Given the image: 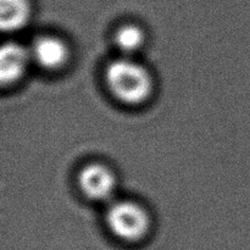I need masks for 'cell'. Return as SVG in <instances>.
Here are the masks:
<instances>
[{
  "label": "cell",
  "instance_id": "obj_1",
  "mask_svg": "<svg viewBox=\"0 0 250 250\" xmlns=\"http://www.w3.org/2000/svg\"><path fill=\"white\" fill-rule=\"evenodd\" d=\"M105 81L110 93L127 105L143 104L153 92L149 71L129 56L111 61L105 70Z\"/></svg>",
  "mask_w": 250,
  "mask_h": 250
},
{
  "label": "cell",
  "instance_id": "obj_2",
  "mask_svg": "<svg viewBox=\"0 0 250 250\" xmlns=\"http://www.w3.org/2000/svg\"><path fill=\"white\" fill-rule=\"evenodd\" d=\"M106 225L111 233L126 242L141 241L150 227L148 212L132 200H114L106 210Z\"/></svg>",
  "mask_w": 250,
  "mask_h": 250
},
{
  "label": "cell",
  "instance_id": "obj_3",
  "mask_svg": "<svg viewBox=\"0 0 250 250\" xmlns=\"http://www.w3.org/2000/svg\"><path fill=\"white\" fill-rule=\"evenodd\" d=\"M78 185L88 199L98 203H107L111 202L115 194L116 177L107 166L93 163L81 170Z\"/></svg>",
  "mask_w": 250,
  "mask_h": 250
},
{
  "label": "cell",
  "instance_id": "obj_4",
  "mask_svg": "<svg viewBox=\"0 0 250 250\" xmlns=\"http://www.w3.org/2000/svg\"><path fill=\"white\" fill-rule=\"evenodd\" d=\"M32 61L44 70H60L68 60V49L63 41L55 36H41L29 48Z\"/></svg>",
  "mask_w": 250,
  "mask_h": 250
},
{
  "label": "cell",
  "instance_id": "obj_5",
  "mask_svg": "<svg viewBox=\"0 0 250 250\" xmlns=\"http://www.w3.org/2000/svg\"><path fill=\"white\" fill-rule=\"evenodd\" d=\"M32 60L29 49L15 42L1 46L0 51V78L2 84H12L23 76Z\"/></svg>",
  "mask_w": 250,
  "mask_h": 250
},
{
  "label": "cell",
  "instance_id": "obj_6",
  "mask_svg": "<svg viewBox=\"0 0 250 250\" xmlns=\"http://www.w3.org/2000/svg\"><path fill=\"white\" fill-rule=\"evenodd\" d=\"M31 16L28 0H0V27L4 32L23 28Z\"/></svg>",
  "mask_w": 250,
  "mask_h": 250
},
{
  "label": "cell",
  "instance_id": "obj_7",
  "mask_svg": "<svg viewBox=\"0 0 250 250\" xmlns=\"http://www.w3.org/2000/svg\"><path fill=\"white\" fill-rule=\"evenodd\" d=\"M146 42L144 32L136 24H125L117 29L115 34V44L121 51L122 56H132L141 50Z\"/></svg>",
  "mask_w": 250,
  "mask_h": 250
}]
</instances>
